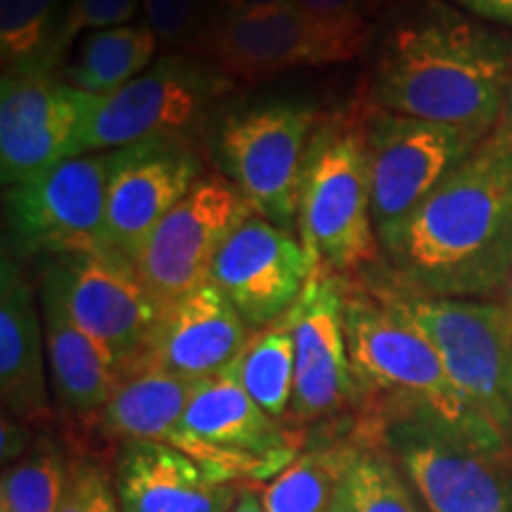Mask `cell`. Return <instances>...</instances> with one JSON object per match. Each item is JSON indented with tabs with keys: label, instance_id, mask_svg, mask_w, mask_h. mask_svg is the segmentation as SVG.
I'll return each instance as SVG.
<instances>
[{
	"label": "cell",
	"instance_id": "19",
	"mask_svg": "<svg viewBox=\"0 0 512 512\" xmlns=\"http://www.w3.org/2000/svg\"><path fill=\"white\" fill-rule=\"evenodd\" d=\"M249 337L252 330L233 304L204 283L162 309L145 354L133 368L152 366L188 380H209L233 366Z\"/></svg>",
	"mask_w": 512,
	"mask_h": 512
},
{
	"label": "cell",
	"instance_id": "16",
	"mask_svg": "<svg viewBox=\"0 0 512 512\" xmlns=\"http://www.w3.org/2000/svg\"><path fill=\"white\" fill-rule=\"evenodd\" d=\"M202 176L204 159L192 138H152L107 152V249L133 259Z\"/></svg>",
	"mask_w": 512,
	"mask_h": 512
},
{
	"label": "cell",
	"instance_id": "11",
	"mask_svg": "<svg viewBox=\"0 0 512 512\" xmlns=\"http://www.w3.org/2000/svg\"><path fill=\"white\" fill-rule=\"evenodd\" d=\"M5 247L15 259L105 249L107 152L69 157L3 192Z\"/></svg>",
	"mask_w": 512,
	"mask_h": 512
},
{
	"label": "cell",
	"instance_id": "8",
	"mask_svg": "<svg viewBox=\"0 0 512 512\" xmlns=\"http://www.w3.org/2000/svg\"><path fill=\"white\" fill-rule=\"evenodd\" d=\"M304 437L252 401L230 370L197 384L166 444L190 456L211 479L242 486L271 482L302 451Z\"/></svg>",
	"mask_w": 512,
	"mask_h": 512
},
{
	"label": "cell",
	"instance_id": "12",
	"mask_svg": "<svg viewBox=\"0 0 512 512\" xmlns=\"http://www.w3.org/2000/svg\"><path fill=\"white\" fill-rule=\"evenodd\" d=\"M479 140L456 128L380 110L366 100V157L377 240H384L451 176Z\"/></svg>",
	"mask_w": 512,
	"mask_h": 512
},
{
	"label": "cell",
	"instance_id": "28",
	"mask_svg": "<svg viewBox=\"0 0 512 512\" xmlns=\"http://www.w3.org/2000/svg\"><path fill=\"white\" fill-rule=\"evenodd\" d=\"M60 0H3L0 57L5 72H55Z\"/></svg>",
	"mask_w": 512,
	"mask_h": 512
},
{
	"label": "cell",
	"instance_id": "32",
	"mask_svg": "<svg viewBox=\"0 0 512 512\" xmlns=\"http://www.w3.org/2000/svg\"><path fill=\"white\" fill-rule=\"evenodd\" d=\"M306 17L325 27L370 36V19L377 0H290Z\"/></svg>",
	"mask_w": 512,
	"mask_h": 512
},
{
	"label": "cell",
	"instance_id": "21",
	"mask_svg": "<svg viewBox=\"0 0 512 512\" xmlns=\"http://www.w3.org/2000/svg\"><path fill=\"white\" fill-rule=\"evenodd\" d=\"M242 489L211 479L164 441H126L114 463V498L121 512H230Z\"/></svg>",
	"mask_w": 512,
	"mask_h": 512
},
{
	"label": "cell",
	"instance_id": "1",
	"mask_svg": "<svg viewBox=\"0 0 512 512\" xmlns=\"http://www.w3.org/2000/svg\"><path fill=\"white\" fill-rule=\"evenodd\" d=\"M380 247L363 275L392 290L496 299L512 271V150L486 136Z\"/></svg>",
	"mask_w": 512,
	"mask_h": 512
},
{
	"label": "cell",
	"instance_id": "18",
	"mask_svg": "<svg viewBox=\"0 0 512 512\" xmlns=\"http://www.w3.org/2000/svg\"><path fill=\"white\" fill-rule=\"evenodd\" d=\"M311 278V261L294 230L264 216L242 221L211 261L209 283L256 332L292 309Z\"/></svg>",
	"mask_w": 512,
	"mask_h": 512
},
{
	"label": "cell",
	"instance_id": "5",
	"mask_svg": "<svg viewBox=\"0 0 512 512\" xmlns=\"http://www.w3.org/2000/svg\"><path fill=\"white\" fill-rule=\"evenodd\" d=\"M437 349L458 392L512 444V318L496 299H439L392 290L358 275Z\"/></svg>",
	"mask_w": 512,
	"mask_h": 512
},
{
	"label": "cell",
	"instance_id": "33",
	"mask_svg": "<svg viewBox=\"0 0 512 512\" xmlns=\"http://www.w3.org/2000/svg\"><path fill=\"white\" fill-rule=\"evenodd\" d=\"M105 484V477L91 463H72L57 512H93L95 498Z\"/></svg>",
	"mask_w": 512,
	"mask_h": 512
},
{
	"label": "cell",
	"instance_id": "41",
	"mask_svg": "<svg viewBox=\"0 0 512 512\" xmlns=\"http://www.w3.org/2000/svg\"><path fill=\"white\" fill-rule=\"evenodd\" d=\"M0 512H10L8 508H3V505H0Z\"/></svg>",
	"mask_w": 512,
	"mask_h": 512
},
{
	"label": "cell",
	"instance_id": "42",
	"mask_svg": "<svg viewBox=\"0 0 512 512\" xmlns=\"http://www.w3.org/2000/svg\"><path fill=\"white\" fill-rule=\"evenodd\" d=\"M377 3H382V0H377Z\"/></svg>",
	"mask_w": 512,
	"mask_h": 512
},
{
	"label": "cell",
	"instance_id": "40",
	"mask_svg": "<svg viewBox=\"0 0 512 512\" xmlns=\"http://www.w3.org/2000/svg\"><path fill=\"white\" fill-rule=\"evenodd\" d=\"M496 302H501L503 309L508 311L510 318H512V271H510V275H508V280H505V283H503L501 292H498Z\"/></svg>",
	"mask_w": 512,
	"mask_h": 512
},
{
	"label": "cell",
	"instance_id": "14",
	"mask_svg": "<svg viewBox=\"0 0 512 512\" xmlns=\"http://www.w3.org/2000/svg\"><path fill=\"white\" fill-rule=\"evenodd\" d=\"M62 297L76 323L112 351L121 375L143 358L159 309L131 259L114 249H93L48 259L41 273Z\"/></svg>",
	"mask_w": 512,
	"mask_h": 512
},
{
	"label": "cell",
	"instance_id": "15",
	"mask_svg": "<svg viewBox=\"0 0 512 512\" xmlns=\"http://www.w3.org/2000/svg\"><path fill=\"white\" fill-rule=\"evenodd\" d=\"M287 316L294 337V394L287 425L304 430L356 418L361 396L344 328V280L311 273Z\"/></svg>",
	"mask_w": 512,
	"mask_h": 512
},
{
	"label": "cell",
	"instance_id": "35",
	"mask_svg": "<svg viewBox=\"0 0 512 512\" xmlns=\"http://www.w3.org/2000/svg\"><path fill=\"white\" fill-rule=\"evenodd\" d=\"M453 3L475 19L512 29V0H453Z\"/></svg>",
	"mask_w": 512,
	"mask_h": 512
},
{
	"label": "cell",
	"instance_id": "34",
	"mask_svg": "<svg viewBox=\"0 0 512 512\" xmlns=\"http://www.w3.org/2000/svg\"><path fill=\"white\" fill-rule=\"evenodd\" d=\"M36 439L34 425L3 413V420H0V460H3V467L15 465L19 458L27 456Z\"/></svg>",
	"mask_w": 512,
	"mask_h": 512
},
{
	"label": "cell",
	"instance_id": "9",
	"mask_svg": "<svg viewBox=\"0 0 512 512\" xmlns=\"http://www.w3.org/2000/svg\"><path fill=\"white\" fill-rule=\"evenodd\" d=\"M318 110L297 102L268 100L228 112L216 126L219 174L275 226L297 230L299 185Z\"/></svg>",
	"mask_w": 512,
	"mask_h": 512
},
{
	"label": "cell",
	"instance_id": "17",
	"mask_svg": "<svg viewBox=\"0 0 512 512\" xmlns=\"http://www.w3.org/2000/svg\"><path fill=\"white\" fill-rule=\"evenodd\" d=\"M98 95L69 86L55 72H3L0 83V178L15 185L72 157Z\"/></svg>",
	"mask_w": 512,
	"mask_h": 512
},
{
	"label": "cell",
	"instance_id": "36",
	"mask_svg": "<svg viewBox=\"0 0 512 512\" xmlns=\"http://www.w3.org/2000/svg\"><path fill=\"white\" fill-rule=\"evenodd\" d=\"M489 136L498 140L501 145L508 147V150H512V81H510L508 91H505V100H503L501 114H498L494 131H491Z\"/></svg>",
	"mask_w": 512,
	"mask_h": 512
},
{
	"label": "cell",
	"instance_id": "20",
	"mask_svg": "<svg viewBox=\"0 0 512 512\" xmlns=\"http://www.w3.org/2000/svg\"><path fill=\"white\" fill-rule=\"evenodd\" d=\"M50 373L41 302L19 261L0 266V401L3 413L43 425L50 418Z\"/></svg>",
	"mask_w": 512,
	"mask_h": 512
},
{
	"label": "cell",
	"instance_id": "38",
	"mask_svg": "<svg viewBox=\"0 0 512 512\" xmlns=\"http://www.w3.org/2000/svg\"><path fill=\"white\" fill-rule=\"evenodd\" d=\"M230 512H266L264 503H261L259 494H254L252 489H242V494L238 501H235L233 510Z\"/></svg>",
	"mask_w": 512,
	"mask_h": 512
},
{
	"label": "cell",
	"instance_id": "37",
	"mask_svg": "<svg viewBox=\"0 0 512 512\" xmlns=\"http://www.w3.org/2000/svg\"><path fill=\"white\" fill-rule=\"evenodd\" d=\"M211 12H245L264 5L280 3V0H209Z\"/></svg>",
	"mask_w": 512,
	"mask_h": 512
},
{
	"label": "cell",
	"instance_id": "23",
	"mask_svg": "<svg viewBox=\"0 0 512 512\" xmlns=\"http://www.w3.org/2000/svg\"><path fill=\"white\" fill-rule=\"evenodd\" d=\"M202 382V380H200ZM197 380L152 366L121 375L119 387L93 422L102 437L119 441H169L195 394Z\"/></svg>",
	"mask_w": 512,
	"mask_h": 512
},
{
	"label": "cell",
	"instance_id": "30",
	"mask_svg": "<svg viewBox=\"0 0 512 512\" xmlns=\"http://www.w3.org/2000/svg\"><path fill=\"white\" fill-rule=\"evenodd\" d=\"M145 24L164 46L190 48L211 15L209 0H140Z\"/></svg>",
	"mask_w": 512,
	"mask_h": 512
},
{
	"label": "cell",
	"instance_id": "27",
	"mask_svg": "<svg viewBox=\"0 0 512 512\" xmlns=\"http://www.w3.org/2000/svg\"><path fill=\"white\" fill-rule=\"evenodd\" d=\"M228 370L261 411L287 425L294 394V337L290 316L285 313L275 323L252 332L245 349Z\"/></svg>",
	"mask_w": 512,
	"mask_h": 512
},
{
	"label": "cell",
	"instance_id": "39",
	"mask_svg": "<svg viewBox=\"0 0 512 512\" xmlns=\"http://www.w3.org/2000/svg\"><path fill=\"white\" fill-rule=\"evenodd\" d=\"M93 512H121L117 505V498H114V491H110V486H102L98 498H95Z\"/></svg>",
	"mask_w": 512,
	"mask_h": 512
},
{
	"label": "cell",
	"instance_id": "13",
	"mask_svg": "<svg viewBox=\"0 0 512 512\" xmlns=\"http://www.w3.org/2000/svg\"><path fill=\"white\" fill-rule=\"evenodd\" d=\"M252 214L242 192L219 171H209L192 185L131 259L159 309L209 283L219 247Z\"/></svg>",
	"mask_w": 512,
	"mask_h": 512
},
{
	"label": "cell",
	"instance_id": "22",
	"mask_svg": "<svg viewBox=\"0 0 512 512\" xmlns=\"http://www.w3.org/2000/svg\"><path fill=\"white\" fill-rule=\"evenodd\" d=\"M43 330H46L50 392L60 413L95 418L121 382L112 351L76 323L48 280L38 285Z\"/></svg>",
	"mask_w": 512,
	"mask_h": 512
},
{
	"label": "cell",
	"instance_id": "31",
	"mask_svg": "<svg viewBox=\"0 0 512 512\" xmlns=\"http://www.w3.org/2000/svg\"><path fill=\"white\" fill-rule=\"evenodd\" d=\"M140 0H69L57 34V53L64 57L81 31H100L131 24L140 8Z\"/></svg>",
	"mask_w": 512,
	"mask_h": 512
},
{
	"label": "cell",
	"instance_id": "29",
	"mask_svg": "<svg viewBox=\"0 0 512 512\" xmlns=\"http://www.w3.org/2000/svg\"><path fill=\"white\" fill-rule=\"evenodd\" d=\"M69 465L53 439L38 437L24 458L3 467L0 505L10 512H57L67 486Z\"/></svg>",
	"mask_w": 512,
	"mask_h": 512
},
{
	"label": "cell",
	"instance_id": "2",
	"mask_svg": "<svg viewBox=\"0 0 512 512\" xmlns=\"http://www.w3.org/2000/svg\"><path fill=\"white\" fill-rule=\"evenodd\" d=\"M510 81V36L425 0L384 31L368 102L482 143L494 131Z\"/></svg>",
	"mask_w": 512,
	"mask_h": 512
},
{
	"label": "cell",
	"instance_id": "3",
	"mask_svg": "<svg viewBox=\"0 0 512 512\" xmlns=\"http://www.w3.org/2000/svg\"><path fill=\"white\" fill-rule=\"evenodd\" d=\"M344 328L358 415L420 413L486 451H512L458 392L430 339L361 278L344 280Z\"/></svg>",
	"mask_w": 512,
	"mask_h": 512
},
{
	"label": "cell",
	"instance_id": "7",
	"mask_svg": "<svg viewBox=\"0 0 512 512\" xmlns=\"http://www.w3.org/2000/svg\"><path fill=\"white\" fill-rule=\"evenodd\" d=\"M427 512H512V451H486L420 413L358 415Z\"/></svg>",
	"mask_w": 512,
	"mask_h": 512
},
{
	"label": "cell",
	"instance_id": "25",
	"mask_svg": "<svg viewBox=\"0 0 512 512\" xmlns=\"http://www.w3.org/2000/svg\"><path fill=\"white\" fill-rule=\"evenodd\" d=\"M356 418L342 434L313 444L259 491L266 512H330L356 448Z\"/></svg>",
	"mask_w": 512,
	"mask_h": 512
},
{
	"label": "cell",
	"instance_id": "6",
	"mask_svg": "<svg viewBox=\"0 0 512 512\" xmlns=\"http://www.w3.org/2000/svg\"><path fill=\"white\" fill-rule=\"evenodd\" d=\"M235 88L238 83L200 55H162L117 93L98 100L72 157L112 152L152 138H190L192 128Z\"/></svg>",
	"mask_w": 512,
	"mask_h": 512
},
{
	"label": "cell",
	"instance_id": "10",
	"mask_svg": "<svg viewBox=\"0 0 512 512\" xmlns=\"http://www.w3.org/2000/svg\"><path fill=\"white\" fill-rule=\"evenodd\" d=\"M370 36L313 22L290 0L245 12H211L188 53L221 69L235 83H261L302 67L351 62Z\"/></svg>",
	"mask_w": 512,
	"mask_h": 512
},
{
	"label": "cell",
	"instance_id": "24",
	"mask_svg": "<svg viewBox=\"0 0 512 512\" xmlns=\"http://www.w3.org/2000/svg\"><path fill=\"white\" fill-rule=\"evenodd\" d=\"M157 36L147 24L91 31L81 38L72 60L62 64L60 76L83 93H117L155 62Z\"/></svg>",
	"mask_w": 512,
	"mask_h": 512
},
{
	"label": "cell",
	"instance_id": "26",
	"mask_svg": "<svg viewBox=\"0 0 512 512\" xmlns=\"http://www.w3.org/2000/svg\"><path fill=\"white\" fill-rule=\"evenodd\" d=\"M356 448L330 512H427L392 453L356 420Z\"/></svg>",
	"mask_w": 512,
	"mask_h": 512
},
{
	"label": "cell",
	"instance_id": "4",
	"mask_svg": "<svg viewBox=\"0 0 512 512\" xmlns=\"http://www.w3.org/2000/svg\"><path fill=\"white\" fill-rule=\"evenodd\" d=\"M297 235L311 273L354 280L382 266L366 157V100L323 114L313 128L299 185Z\"/></svg>",
	"mask_w": 512,
	"mask_h": 512
}]
</instances>
